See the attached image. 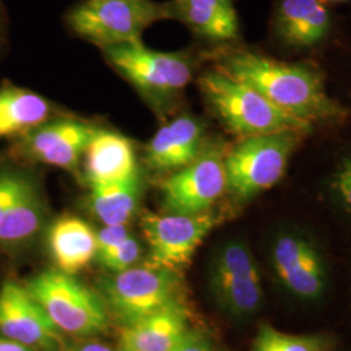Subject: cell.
<instances>
[{"label": "cell", "mask_w": 351, "mask_h": 351, "mask_svg": "<svg viewBox=\"0 0 351 351\" xmlns=\"http://www.w3.org/2000/svg\"><path fill=\"white\" fill-rule=\"evenodd\" d=\"M169 17L168 4L151 0H84L68 23L77 36L106 49L137 40L149 26Z\"/></svg>", "instance_id": "6"}, {"label": "cell", "mask_w": 351, "mask_h": 351, "mask_svg": "<svg viewBox=\"0 0 351 351\" xmlns=\"http://www.w3.org/2000/svg\"><path fill=\"white\" fill-rule=\"evenodd\" d=\"M171 351H213V348L211 341L204 335L189 330L188 335Z\"/></svg>", "instance_id": "28"}, {"label": "cell", "mask_w": 351, "mask_h": 351, "mask_svg": "<svg viewBox=\"0 0 351 351\" xmlns=\"http://www.w3.org/2000/svg\"><path fill=\"white\" fill-rule=\"evenodd\" d=\"M95 132V126L81 120H47L16 137L12 152L25 162L75 172Z\"/></svg>", "instance_id": "11"}, {"label": "cell", "mask_w": 351, "mask_h": 351, "mask_svg": "<svg viewBox=\"0 0 351 351\" xmlns=\"http://www.w3.org/2000/svg\"><path fill=\"white\" fill-rule=\"evenodd\" d=\"M4 27H5V24H4V11H3V5L0 3V43L4 39Z\"/></svg>", "instance_id": "31"}, {"label": "cell", "mask_w": 351, "mask_h": 351, "mask_svg": "<svg viewBox=\"0 0 351 351\" xmlns=\"http://www.w3.org/2000/svg\"><path fill=\"white\" fill-rule=\"evenodd\" d=\"M204 126L190 114L164 124L145 149V164L156 172H175L191 163L204 147Z\"/></svg>", "instance_id": "15"}, {"label": "cell", "mask_w": 351, "mask_h": 351, "mask_svg": "<svg viewBox=\"0 0 351 351\" xmlns=\"http://www.w3.org/2000/svg\"><path fill=\"white\" fill-rule=\"evenodd\" d=\"M103 51L113 68L158 108L173 101L193 77V63L186 53L150 50L141 39Z\"/></svg>", "instance_id": "4"}, {"label": "cell", "mask_w": 351, "mask_h": 351, "mask_svg": "<svg viewBox=\"0 0 351 351\" xmlns=\"http://www.w3.org/2000/svg\"><path fill=\"white\" fill-rule=\"evenodd\" d=\"M330 189L339 206L351 215V155L336 168L330 180Z\"/></svg>", "instance_id": "25"}, {"label": "cell", "mask_w": 351, "mask_h": 351, "mask_svg": "<svg viewBox=\"0 0 351 351\" xmlns=\"http://www.w3.org/2000/svg\"><path fill=\"white\" fill-rule=\"evenodd\" d=\"M75 351H114L111 349V348H108V346H106V345H101V343H86V345H84V346H81V348H78L77 350Z\"/></svg>", "instance_id": "30"}, {"label": "cell", "mask_w": 351, "mask_h": 351, "mask_svg": "<svg viewBox=\"0 0 351 351\" xmlns=\"http://www.w3.org/2000/svg\"><path fill=\"white\" fill-rule=\"evenodd\" d=\"M130 236L129 229L126 226H104L103 229L97 232V256L114 249L124 239Z\"/></svg>", "instance_id": "26"}, {"label": "cell", "mask_w": 351, "mask_h": 351, "mask_svg": "<svg viewBox=\"0 0 351 351\" xmlns=\"http://www.w3.org/2000/svg\"><path fill=\"white\" fill-rule=\"evenodd\" d=\"M88 188L126 182L139 176L133 145L111 130L97 129L84 154Z\"/></svg>", "instance_id": "16"}, {"label": "cell", "mask_w": 351, "mask_h": 351, "mask_svg": "<svg viewBox=\"0 0 351 351\" xmlns=\"http://www.w3.org/2000/svg\"><path fill=\"white\" fill-rule=\"evenodd\" d=\"M47 245L58 269L75 275L97 256V232L80 217L64 216L51 224Z\"/></svg>", "instance_id": "19"}, {"label": "cell", "mask_w": 351, "mask_h": 351, "mask_svg": "<svg viewBox=\"0 0 351 351\" xmlns=\"http://www.w3.org/2000/svg\"><path fill=\"white\" fill-rule=\"evenodd\" d=\"M51 322L75 336H94L107 328V306L101 295L59 269L45 271L25 284Z\"/></svg>", "instance_id": "5"}, {"label": "cell", "mask_w": 351, "mask_h": 351, "mask_svg": "<svg viewBox=\"0 0 351 351\" xmlns=\"http://www.w3.org/2000/svg\"><path fill=\"white\" fill-rule=\"evenodd\" d=\"M324 4L326 5H329V7H332V5H339V4H346V3H349L351 0H322Z\"/></svg>", "instance_id": "32"}, {"label": "cell", "mask_w": 351, "mask_h": 351, "mask_svg": "<svg viewBox=\"0 0 351 351\" xmlns=\"http://www.w3.org/2000/svg\"><path fill=\"white\" fill-rule=\"evenodd\" d=\"M303 134L287 130L242 138L226 152V191L247 201L275 186Z\"/></svg>", "instance_id": "3"}, {"label": "cell", "mask_w": 351, "mask_h": 351, "mask_svg": "<svg viewBox=\"0 0 351 351\" xmlns=\"http://www.w3.org/2000/svg\"><path fill=\"white\" fill-rule=\"evenodd\" d=\"M0 336L34 350H56L62 345L60 330L25 285L13 281L0 287Z\"/></svg>", "instance_id": "12"}, {"label": "cell", "mask_w": 351, "mask_h": 351, "mask_svg": "<svg viewBox=\"0 0 351 351\" xmlns=\"http://www.w3.org/2000/svg\"><path fill=\"white\" fill-rule=\"evenodd\" d=\"M219 220L213 213H146L141 228L150 247L151 264L176 272L188 265Z\"/></svg>", "instance_id": "10"}, {"label": "cell", "mask_w": 351, "mask_h": 351, "mask_svg": "<svg viewBox=\"0 0 351 351\" xmlns=\"http://www.w3.org/2000/svg\"><path fill=\"white\" fill-rule=\"evenodd\" d=\"M23 169L0 168V220L12 198L13 191L17 186Z\"/></svg>", "instance_id": "27"}, {"label": "cell", "mask_w": 351, "mask_h": 351, "mask_svg": "<svg viewBox=\"0 0 351 351\" xmlns=\"http://www.w3.org/2000/svg\"><path fill=\"white\" fill-rule=\"evenodd\" d=\"M101 290L107 308L124 326L178 302L175 272L152 264L113 274L103 280Z\"/></svg>", "instance_id": "7"}, {"label": "cell", "mask_w": 351, "mask_h": 351, "mask_svg": "<svg viewBox=\"0 0 351 351\" xmlns=\"http://www.w3.org/2000/svg\"><path fill=\"white\" fill-rule=\"evenodd\" d=\"M189 333L188 317L177 302L123 328L117 351H171Z\"/></svg>", "instance_id": "18"}, {"label": "cell", "mask_w": 351, "mask_h": 351, "mask_svg": "<svg viewBox=\"0 0 351 351\" xmlns=\"http://www.w3.org/2000/svg\"><path fill=\"white\" fill-rule=\"evenodd\" d=\"M252 351H328V342L320 336H294L263 326L254 341Z\"/></svg>", "instance_id": "23"}, {"label": "cell", "mask_w": 351, "mask_h": 351, "mask_svg": "<svg viewBox=\"0 0 351 351\" xmlns=\"http://www.w3.org/2000/svg\"><path fill=\"white\" fill-rule=\"evenodd\" d=\"M272 263L281 284L295 297L315 301L326 289V263L314 242L300 233H284L272 247Z\"/></svg>", "instance_id": "13"}, {"label": "cell", "mask_w": 351, "mask_h": 351, "mask_svg": "<svg viewBox=\"0 0 351 351\" xmlns=\"http://www.w3.org/2000/svg\"><path fill=\"white\" fill-rule=\"evenodd\" d=\"M50 101L25 88L4 84L0 88V139L19 137L50 120Z\"/></svg>", "instance_id": "21"}, {"label": "cell", "mask_w": 351, "mask_h": 351, "mask_svg": "<svg viewBox=\"0 0 351 351\" xmlns=\"http://www.w3.org/2000/svg\"><path fill=\"white\" fill-rule=\"evenodd\" d=\"M0 351H36L17 341L0 336Z\"/></svg>", "instance_id": "29"}, {"label": "cell", "mask_w": 351, "mask_h": 351, "mask_svg": "<svg viewBox=\"0 0 351 351\" xmlns=\"http://www.w3.org/2000/svg\"><path fill=\"white\" fill-rule=\"evenodd\" d=\"M139 256L141 243L138 239L130 234L114 249L98 256L97 261L113 274H117L134 267L138 262Z\"/></svg>", "instance_id": "24"}, {"label": "cell", "mask_w": 351, "mask_h": 351, "mask_svg": "<svg viewBox=\"0 0 351 351\" xmlns=\"http://www.w3.org/2000/svg\"><path fill=\"white\" fill-rule=\"evenodd\" d=\"M199 88L213 112L242 138L287 130L306 134L313 129V124L280 110L259 91L221 69L202 75Z\"/></svg>", "instance_id": "2"}, {"label": "cell", "mask_w": 351, "mask_h": 351, "mask_svg": "<svg viewBox=\"0 0 351 351\" xmlns=\"http://www.w3.org/2000/svg\"><path fill=\"white\" fill-rule=\"evenodd\" d=\"M142 180L137 176L126 182L90 188L88 206L104 226H126L137 213Z\"/></svg>", "instance_id": "22"}, {"label": "cell", "mask_w": 351, "mask_h": 351, "mask_svg": "<svg viewBox=\"0 0 351 351\" xmlns=\"http://www.w3.org/2000/svg\"><path fill=\"white\" fill-rule=\"evenodd\" d=\"M335 26L332 7L322 0H275L271 32L289 50H311L323 45Z\"/></svg>", "instance_id": "14"}, {"label": "cell", "mask_w": 351, "mask_h": 351, "mask_svg": "<svg viewBox=\"0 0 351 351\" xmlns=\"http://www.w3.org/2000/svg\"><path fill=\"white\" fill-rule=\"evenodd\" d=\"M221 71L310 124L339 121L346 116V110L326 94L322 75L308 65L281 63L251 51H239L226 58Z\"/></svg>", "instance_id": "1"}, {"label": "cell", "mask_w": 351, "mask_h": 351, "mask_svg": "<svg viewBox=\"0 0 351 351\" xmlns=\"http://www.w3.org/2000/svg\"><path fill=\"white\" fill-rule=\"evenodd\" d=\"M210 285L221 308L236 317L255 314L263 302L259 267L250 247L239 239L228 241L215 252Z\"/></svg>", "instance_id": "9"}, {"label": "cell", "mask_w": 351, "mask_h": 351, "mask_svg": "<svg viewBox=\"0 0 351 351\" xmlns=\"http://www.w3.org/2000/svg\"><path fill=\"white\" fill-rule=\"evenodd\" d=\"M168 5L171 17L201 37L213 42L239 38V16L233 0H172Z\"/></svg>", "instance_id": "20"}, {"label": "cell", "mask_w": 351, "mask_h": 351, "mask_svg": "<svg viewBox=\"0 0 351 351\" xmlns=\"http://www.w3.org/2000/svg\"><path fill=\"white\" fill-rule=\"evenodd\" d=\"M226 191V151L216 145L204 146L197 159L160 184L162 203L168 213H208Z\"/></svg>", "instance_id": "8"}, {"label": "cell", "mask_w": 351, "mask_h": 351, "mask_svg": "<svg viewBox=\"0 0 351 351\" xmlns=\"http://www.w3.org/2000/svg\"><path fill=\"white\" fill-rule=\"evenodd\" d=\"M46 202L36 177L23 171L0 220V246L19 249L34 239L45 224Z\"/></svg>", "instance_id": "17"}]
</instances>
